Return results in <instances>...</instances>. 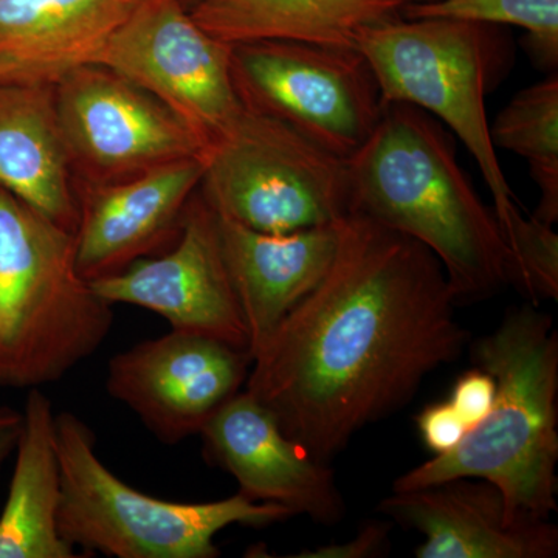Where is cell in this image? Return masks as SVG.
Returning <instances> with one entry per match:
<instances>
[{"label":"cell","mask_w":558,"mask_h":558,"mask_svg":"<svg viewBox=\"0 0 558 558\" xmlns=\"http://www.w3.org/2000/svg\"><path fill=\"white\" fill-rule=\"evenodd\" d=\"M457 306L425 245L351 213L325 277L253 354L245 391L293 442L329 462L461 357L470 333Z\"/></svg>","instance_id":"obj_1"},{"label":"cell","mask_w":558,"mask_h":558,"mask_svg":"<svg viewBox=\"0 0 558 558\" xmlns=\"http://www.w3.org/2000/svg\"><path fill=\"white\" fill-rule=\"evenodd\" d=\"M352 213L425 245L442 264L457 304L513 284V259L497 216L458 161L451 132L425 110L387 102L348 159Z\"/></svg>","instance_id":"obj_2"},{"label":"cell","mask_w":558,"mask_h":558,"mask_svg":"<svg viewBox=\"0 0 558 558\" xmlns=\"http://www.w3.org/2000/svg\"><path fill=\"white\" fill-rule=\"evenodd\" d=\"M472 360L497 384L487 416L449 453L403 473L392 490L478 478L501 492L513 517L557 512L558 333L535 304L512 310L473 341Z\"/></svg>","instance_id":"obj_3"},{"label":"cell","mask_w":558,"mask_h":558,"mask_svg":"<svg viewBox=\"0 0 558 558\" xmlns=\"http://www.w3.org/2000/svg\"><path fill=\"white\" fill-rule=\"evenodd\" d=\"M113 322L112 304L80 274L75 233L0 190V388L60 381Z\"/></svg>","instance_id":"obj_4"},{"label":"cell","mask_w":558,"mask_h":558,"mask_svg":"<svg viewBox=\"0 0 558 558\" xmlns=\"http://www.w3.org/2000/svg\"><path fill=\"white\" fill-rule=\"evenodd\" d=\"M502 28L396 16L363 28L355 40L379 81L385 105L416 106L464 143L490 190L499 227L519 209L492 143L486 110L488 92L512 60Z\"/></svg>","instance_id":"obj_5"},{"label":"cell","mask_w":558,"mask_h":558,"mask_svg":"<svg viewBox=\"0 0 558 558\" xmlns=\"http://www.w3.org/2000/svg\"><path fill=\"white\" fill-rule=\"evenodd\" d=\"M62 497L58 529L86 556L112 558H216L223 529L266 527L293 517L275 502L238 492L209 502L168 501L124 483L98 458L94 429L76 414H57Z\"/></svg>","instance_id":"obj_6"},{"label":"cell","mask_w":558,"mask_h":558,"mask_svg":"<svg viewBox=\"0 0 558 558\" xmlns=\"http://www.w3.org/2000/svg\"><path fill=\"white\" fill-rule=\"evenodd\" d=\"M202 161V197L247 229L292 233L352 213L348 160L255 110L242 109Z\"/></svg>","instance_id":"obj_7"},{"label":"cell","mask_w":558,"mask_h":558,"mask_svg":"<svg viewBox=\"0 0 558 558\" xmlns=\"http://www.w3.org/2000/svg\"><path fill=\"white\" fill-rule=\"evenodd\" d=\"M244 108L282 121L348 160L379 123V81L359 49L260 40L230 51Z\"/></svg>","instance_id":"obj_8"},{"label":"cell","mask_w":558,"mask_h":558,"mask_svg":"<svg viewBox=\"0 0 558 558\" xmlns=\"http://www.w3.org/2000/svg\"><path fill=\"white\" fill-rule=\"evenodd\" d=\"M54 102L76 191L204 156V142L185 121L97 62L64 70L54 80Z\"/></svg>","instance_id":"obj_9"},{"label":"cell","mask_w":558,"mask_h":558,"mask_svg":"<svg viewBox=\"0 0 558 558\" xmlns=\"http://www.w3.org/2000/svg\"><path fill=\"white\" fill-rule=\"evenodd\" d=\"M230 51L202 31L183 0H143L90 62L163 102L207 149L244 109L231 78Z\"/></svg>","instance_id":"obj_10"},{"label":"cell","mask_w":558,"mask_h":558,"mask_svg":"<svg viewBox=\"0 0 558 558\" xmlns=\"http://www.w3.org/2000/svg\"><path fill=\"white\" fill-rule=\"evenodd\" d=\"M90 284L112 306L142 307L167 319L172 330L223 341L250 354L247 325L223 258L219 216L199 190L186 205L171 248Z\"/></svg>","instance_id":"obj_11"},{"label":"cell","mask_w":558,"mask_h":558,"mask_svg":"<svg viewBox=\"0 0 558 558\" xmlns=\"http://www.w3.org/2000/svg\"><path fill=\"white\" fill-rule=\"evenodd\" d=\"M252 357L223 341L170 330L140 341L108 363L106 389L161 444L201 435L247 381Z\"/></svg>","instance_id":"obj_12"},{"label":"cell","mask_w":558,"mask_h":558,"mask_svg":"<svg viewBox=\"0 0 558 558\" xmlns=\"http://www.w3.org/2000/svg\"><path fill=\"white\" fill-rule=\"evenodd\" d=\"M201 436L205 457L230 473L245 497L275 502L319 524L343 520L347 506L328 462L293 442L245 389L213 414Z\"/></svg>","instance_id":"obj_13"},{"label":"cell","mask_w":558,"mask_h":558,"mask_svg":"<svg viewBox=\"0 0 558 558\" xmlns=\"http://www.w3.org/2000/svg\"><path fill=\"white\" fill-rule=\"evenodd\" d=\"M204 175L202 157L172 161L110 185L81 189L76 264L87 281L167 252Z\"/></svg>","instance_id":"obj_14"},{"label":"cell","mask_w":558,"mask_h":558,"mask_svg":"<svg viewBox=\"0 0 558 558\" xmlns=\"http://www.w3.org/2000/svg\"><path fill=\"white\" fill-rule=\"evenodd\" d=\"M379 510L424 535L417 558H554L558 529L549 520L513 517L494 484L457 478L392 490Z\"/></svg>","instance_id":"obj_15"},{"label":"cell","mask_w":558,"mask_h":558,"mask_svg":"<svg viewBox=\"0 0 558 558\" xmlns=\"http://www.w3.org/2000/svg\"><path fill=\"white\" fill-rule=\"evenodd\" d=\"M223 258L250 339V357L329 270L340 220L292 233H260L219 216Z\"/></svg>","instance_id":"obj_16"},{"label":"cell","mask_w":558,"mask_h":558,"mask_svg":"<svg viewBox=\"0 0 558 558\" xmlns=\"http://www.w3.org/2000/svg\"><path fill=\"white\" fill-rule=\"evenodd\" d=\"M54 80H0V190L75 233L78 194L58 124Z\"/></svg>","instance_id":"obj_17"},{"label":"cell","mask_w":558,"mask_h":558,"mask_svg":"<svg viewBox=\"0 0 558 558\" xmlns=\"http://www.w3.org/2000/svg\"><path fill=\"white\" fill-rule=\"evenodd\" d=\"M9 495L0 512V558H81L58 529L62 497L57 413L39 388L28 389L14 449Z\"/></svg>","instance_id":"obj_18"},{"label":"cell","mask_w":558,"mask_h":558,"mask_svg":"<svg viewBox=\"0 0 558 558\" xmlns=\"http://www.w3.org/2000/svg\"><path fill=\"white\" fill-rule=\"evenodd\" d=\"M413 0H189L186 10L227 44L289 40L357 49L359 33L400 16Z\"/></svg>","instance_id":"obj_19"},{"label":"cell","mask_w":558,"mask_h":558,"mask_svg":"<svg viewBox=\"0 0 558 558\" xmlns=\"http://www.w3.org/2000/svg\"><path fill=\"white\" fill-rule=\"evenodd\" d=\"M143 0H0V61L58 78L94 60Z\"/></svg>","instance_id":"obj_20"},{"label":"cell","mask_w":558,"mask_h":558,"mask_svg":"<svg viewBox=\"0 0 558 558\" xmlns=\"http://www.w3.org/2000/svg\"><path fill=\"white\" fill-rule=\"evenodd\" d=\"M495 149L517 154L527 161L539 190L534 218L558 220V73L524 87L499 110L490 124Z\"/></svg>","instance_id":"obj_21"},{"label":"cell","mask_w":558,"mask_h":558,"mask_svg":"<svg viewBox=\"0 0 558 558\" xmlns=\"http://www.w3.org/2000/svg\"><path fill=\"white\" fill-rule=\"evenodd\" d=\"M400 16L407 20H457L513 25L526 35L523 47L542 72L558 69V0H432L410 2Z\"/></svg>","instance_id":"obj_22"},{"label":"cell","mask_w":558,"mask_h":558,"mask_svg":"<svg viewBox=\"0 0 558 558\" xmlns=\"http://www.w3.org/2000/svg\"><path fill=\"white\" fill-rule=\"evenodd\" d=\"M513 259V286L532 303L558 299V234L550 223L517 209L501 227Z\"/></svg>","instance_id":"obj_23"},{"label":"cell","mask_w":558,"mask_h":558,"mask_svg":"<svg viewBox=\"0 0 558 558\" xmlns=\"http://www.w3.org/2000/svg\"><path fill=\"white\" fill-rule=\"evenodd\" d=\"M497 384L487 371L475 366L465 371L454 381L449 402L458 411L459 416L464 418L469 429L478 425L487 416L494 405Z\"/></svg>","instance_id":"obj_24"},{"label":"cell","mask_w":558,"mask_h":558,"mask_svg":"<svg viewBox=\"0 0 558 558\" xmlns=\"http://www.w3.org/2000/svg\"><path fill=\"white\" fill-rule=\"evenodd\" d=\"M416 424L425 446L435 457L449 453L469 432L464 418L450 402L428 405L418 413Z\"/></svg>","instance_id":"obj_25"},{"label":"cell","mask_w":558,"mask_h":558,"mask_svg":"<svg viewBox=\"0 0 558 558\" xmlns=\"http://www.w3.org/2000/svg\"><path fill=\"white\" fill-rule=\"evenodd\" d=\"M389 524L369 523L359 532L357 537L343 545L323 546L314 550H304L293 557L301 558H365L377 557L387 548Z\"/></svg>","instance_id":"obj_26"},{"label":"cell","mask_w":558,"mask_h":558,"mask_svg":"<svg viewBox=\"0 0 558 558\" xmlns=\"http://www.w3.org/2000/svg\"><path fill=\"white\" fill-rule=\"evenodd\" d=\"M22 427V411L0 407V473L13 457Z\"/></svg>","instance_id":"obj_27"},{"label":"cell","mask_w":558,"mask_h":558,"mask_svg":"<svg viewBox=\"0 0 558 558\" xmlns=\"http://www.w3.org/2000/svg\"><path fill=\"white\" fill-rule=\"evenodd\" d=\"M22 76H43V78H53V76L43 75L35 70L22 68V65L11 64V62L0 61V80L22 78Z\"/></svg>","instance_id":"obj_28"},{"label":"cell","mask_w":558,"mask_h":558,"mask_svg":"<svg viewBox=\"0 0 558 558\" xmlns=\"http://www.w3.org/2000/svg\"><path fill=\"white\" fill-rule=\"evenodd\" d=\"M413 2H432V0H413Z\"/></svg>","instance_id":"obj_29"},{"label":"cell","mask_w":558,"mask_h":558,"mask_svg":"<svg viewBox=\"0 0 558 558\" xmlns=\"http://www.w3.org/2000/svg\"><path fill=\"white\" fill-rule=\"evenodd\" d=\"M189 2V0H183V3Z\"/></svg>","instance_id":"obj_30"}]
</instances>
